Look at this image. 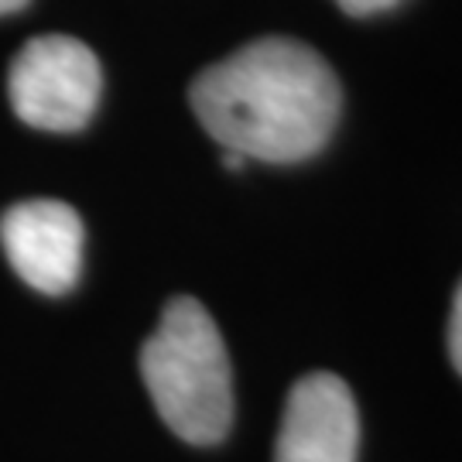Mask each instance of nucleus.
I'll list each match as a JSON object with an SVG mask.
<instances>
[{
  "instance_id": "obj_4",
  "label": "nucleus",
  "mask_w": 462,
  "mask_h": 462,
  "mask_svg": "<svg viewBox=\"0 0 462 462\" xmlns=\"http://www.w3.org/2000/svg\"><path fill=\"white\" fill-rule=\"evenodd\" d=\"M0 247L34 291L66 295L83 267V219L59 199L17 202L0 216Z\"/></svg>"
},
{
  "instance_id": "obj_6",
  "label": "nucleus",
  "mask_w": 462,
  "mask_h": 462,
  "mask_svg": "<svg viewBox=\"0 0 462 462\" xmlns=\"http://www.w3.org/2000/svg\"><path fill=\"white\" fill-rule=\"evenodd\" d=\"M448 356L462 374V281L452 298V315H448Z\"/></svg>"
},
{
  "instance_id": "obj_3",
  "label": "nucleus",
  "mask_w": 462,
  "mask_h": 462,
  "mask_svg": "<svg viewBox=\"0 0 462 462\" xmlns=\"http://www.w3.org/2000/svg\"><path fill=\"white\" fill-rule=\"evenodd\" d=\"M103 89V72L93 49L66 38L42 34L17 51L7 76L14 114L38 131L69 134L86 127Z\"/></svg>"
},
{
  "instance_id": "obj_8",
  "label": "nucleus",
  "mask_w": 462,
  "mask_h": 462,
  "mask_svg": "<svg viewBox=\"0 0 462 462\" xmlns=\"http://www.w3.org/2000/svg\"><path fill=\"white\" fill-rule=\"evenodd\" d=\"M223 165L230 168V171H240V168L247 165V158H244V154H236V151H223Z\"/></svg>"
},
{
  "instance_id": "obj_9",
  "label": "nucleus",
  "mask_w": 462,
  "mask_h": 462,
  "mask_svg": "<svg viewBox=\"0 0 462 462\" xmlns=\"http://www.w3.org/2000/svg\"><path fill=\"white\" fill-rule=\"evenodd\" d=\"M24 4H28V0H0V14H14Z\"/></svg>"
},
{
  "instance_id": "obj_5",
  "label": "nucleus",
  "mask_w": 462,
  "mask_h": 462,
  "mask_svg": "<svg viewBox=\"0 0 462 462\" xmlns=\"http://www.w3.org/2000/svg\"><path fill=\"white\" fill-rule=\"evenodd\" d=\"M360 414L346 380L309 374L291 387L274 462H356Z\"/></svg>"
},
{
  "instance_id": "obj_7",
  "label": "nucleus",
  "mask_w": 462,
  "mask_h": 462,
  "mask_svg": "<svg viewBox=\"0 0 462 462\" xmlns=\"http://www.w3.org/2000/svg\"><path fill=\"white\" fill-rule=\"evenodd\" d=\"M349 17H370V14H380V11H391L397 7L401 0H336Z\"/></svg>"
},
{
  "instance_id": "obj_2",
  "label": "nucleus",
  "mask_w": 462,
  "mask_h": 462,
  "mask_svg": "<svg viewBox=\"0 0 462 462\" xmlns=\"http://www.w3.org/2000/svg\"><path fill=\"white\" fill-rule=\"evenodd\" d=\"M141 377L168 429L189 446H216L233 425L226 343L206 305L171 298L141 349Z\"/></svg>"
},
{
  "instance_id": "obj_1",
  "label": "nucleus",
  "mask_w": 462,
  "mask_h": 462,
  "mask_svg": "<svg viewBox=\"0 0 462 462\" xmlns=\"http://www.w3.org/2000/svg\"><path fill=\"white\" fill-rule=\"evenodd\" d=\"M192 114L223 151L295 165L329 144L343 110L332 66L305 42L257 38L189 86Z\"/></svg>"
}]
</instances>
